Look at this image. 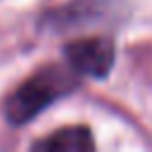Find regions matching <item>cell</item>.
Returning a JSON list of instances; mask_svg holds the SVG:
<instances>
[{"label": "cell", "mask_w": 152, "mask_h": 152, "mask_svg": "<svg viewBox=\"0 0 152 152\" xmlns=\"http://www.w3.org/2000/svg\"><path fill=\"white\" fill-rule=\"evenodd\" d=\"M76 76L78 74L71 66H69V71L59 69V66H45V69H40L26 83H21L14 90V95L7 100V119L12 124H26V121H31L48 104H52L55 100H59L62 95H66L69 90H74Z\"/></svg>", "instance_id": "6da1fadb"}, {"label": "cell", "mask_w": 152, "mask_h": 152, "mask_svg": "<svg viewBox=\"0 0 152 152\" xmlns=\"http://www.w3.org/2000/svg\"><path fill=\"white\" fill-rule=\"evenodd\" d=\"M64 57L78 76L104 78L114 64V45L107 38H83L69 43Z\"/></svg>", "instance_id": "7a4b0ae2"}, {"label": "cell", "mask_w": 152, "mask_h": 152, "mask_svg": "<svg viewBox=\"0 0 152 152\" xmlns=\"http://www.w3.org/2000/svg\"><path fill=\"white\" fill-rule=\"evenodd\" d=\"M95 142L88 133V128H62L33 145V150H45V152H88L93 150Z\"/></svg>", "instance_id": "3957f363"}]
</instances>
